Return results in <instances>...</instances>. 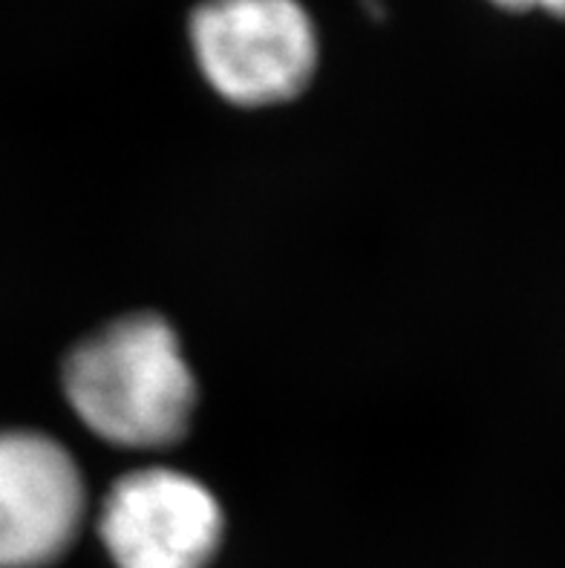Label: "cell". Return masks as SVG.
Segmentation results:
<instances>
[{"label":"cell","mask_w":565,"mask_h":568,"mask_svg":"<svg viewBox=\"0 0 565 568\" xmlns=\"http://www.w3.org/2000/svg\"><path fill=\"white\" fill-rule=\"evenodd\" d=\"M61 382L81 425L128 450L180 442L196 404L180 338L151 312L115 317L81 341L67 355Z\"/></svg>","instance_id":"cell-1"},{"label":"cell","mask_w":565,"mask_h":568,"mask_svg":"<svg viewBox=\"0 0 565 568\" xmlns=\"http://www.w3.org/2000/svg\"><path fill=\"white\" fill-rule=\"evenodd\" d=\"M191 47L222 99L265 108L301 95L317 67V32L297 0H205Z\"/></svg>","instance_id":"cell-2"},{"label":"cell","mask_w":565,"mask_h":568,"mask_svg":"<svg viewBox=\"0 0 565 568\" xmlns=\"http://www.w3.org/2000/svg\"><path fill=\"white\" fill-rule=\"evenodd\" d=\"M222 526L211 488L159 465L119 476L99 508V537L115 568H208Z\"/></svg>","instance_id":"cell-3"},{"label":"cell","mask_w":565,"mask_h":568,"mask_svg":"<svg viewBox=\"0 0 565 568\" xmlns=\"http://www.w3.org/2000/svg\"><path fill=\"white\" fill-rule=\"evenodd\" d=\"M84 514V476L61 442L36 430L0 433V568L58 562Z\"/></svg>","instance_id":"cell-4"},{"label":"cell","mask_w":565,"mask_h":568,"mask_svg":"<svg viewBox=\"0 0 565 568\" xmlns=\"http://www.w3.org/2000/svg\"><path fill=\"white\" fill-rule=\"evenodd\" d=\"M500 9H508V12H539L552 14V18H559L565 21V0H491Z\"/></svg>","instance_id":"cell-5"}]
</instances>
